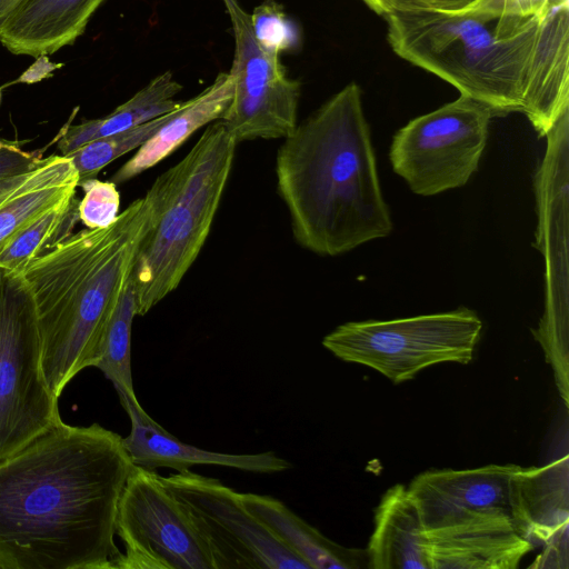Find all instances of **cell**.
Returning a JSON list of instances; mask_svg holds the SVG:
<instances>
[{
    "label": "cell",
    "mask_w": 569,
    "mask_h": 569,
    "mask_svg": "<svg viewBox=\"0 0 569 569\" xmlns=\"http://www.w3.org/2000/svg\"><path fill=\"white\" fill-rule=\"evenodd\" d=\"M232 94L233 82L230 73L219 72L204 90L170 111L166 121L114 172L110 181L114 184L123 183L158 164L198 129L220 120Z\"/></svg>",
    "instance_id": "18"
},
{
    "label": "cell",
    "mask_w": 569,
    "mask_h": 569,
    "mask_svg": "<svg viewBox=\"0 0 569 569\" xmlns=\"http://www.w3.org/2000/svg\"><path fill=\"white\" fill-rule=\"evenodd\" d=\"M493 117L488 107L460 94L410 120L390 146L393 171L419 196L465 186L478 169Z\"/></svg>",
    "instance_id": "8"
},
{
    "label": "cell",
    "mask_w": 569,
    "mask_h": 569,
    "mask_svg": "<svg viewBox=\"0 0 569 569\" xmlns=\"http://www.w3.org/2000/svg\"><path fill=\"white\" fill-rule=\"evenodd\" d=\"M42 150L23 151L18 142L0 151V178L12 176L32 168L42 157Z\"/></svg>",
    "instance_id": "27"
},
{
    "label": "cell",
    "mask_w": 569,
    "mask_h": 569,
    "mask_svg": "<svg viewBox=\"0 0 569 569\" xmlns=\"http://www.w3.org/2000/svg\"><path fill=\"white\" fill-rule=\"evenodd\" d=\"M222 1L231 21L234 51L229 71L233 94L220 120L237 144L284 139L298 124L301 83L288 76L280 57L268 54L258 44L250 14L240 2Z\"/></svg>",
    "instance_id": "11"
},
{
    "label": "cell",
    "mask_w": 569,
    "mask_h": 569,
    "mask_svg": "<svg viewBox=\"0 0 569 569\" xmlns=\"http://www.w3.org/2000/svg\"><path fill=\"white\" fill-rule=\"evenodd\" d=\"M370 10L379 16L408 7H426L421 0H361Z\"/></svg>",
    "instance_id": "30"
},
{
    "label": "cell",
    "mask_w": 569,
    "mask_h": 569,
    "mask_svg": "<svg viewBox=\"0 0 569 569\" xmlns=\"http://www.w3.org/2000/svg\"><path fill=\"white\" fill-rule=\"evenodd\" d=\"M21 0H0V26Z\"/></svg>",
    "instance_id": "32"
},
{
    "label": "cell",
    "mask_w": 569,
    "mask_h": 569,
    "mask_svg": "<svg viewBox=\"0 0 569 569\" xmlns=\"http://www.w3.org/2000/svg\"><path fill=\"white\" fill-rule=\"evenodd\" d=\"M276 178L296 241L316 254H342L392 231L356 82L283 139Z\"/></svg>",
    "instance_id": "3"
},
{
    "label": "cell",
    "mask_w": 569,
    "mask_h": 569,
    "mask_svg": "<svg viewBox=\"0 0 569 569\" xmlns=\"http://www.w3.org/2000/svg\"><path fill=\"white\" fill-rule=\"evenodd\" d=\"M16 142H10V141H6V140H2L0 139V151L3 149V148H8L12 144H14Z\"/></svg>",
    "instance_id": "33"
},
{
    "label": "cell",
    "mask_w": 569,
    "mask_h": 569,
    "mask_svg": "<svg viewBox=\"0 0 569 569\" xmlns=\"http://www.w3.org/2000/svg\"><path fill=\"white\" fill-rule=\"evenodd\" d=\"M426 7L442 9V10H457L465 8L477 0H421Z\"/></svg>",
    "instance_id": "31"
},
{
    "label": "cell",
    "mask_w": 569,
    "mask_h": 569,
    "mask_svg": "<svg viewBox=\"0 0 569 569\" xmlns=\"http://www.w3.org/2000/svg\"><path fill=\"white\" fill-rule=\"evenodd\" d=\"M393 52L495 114L522 112L540 136L569 104V2L531 16L503 0L457 10L408 7L383 17Z\"/></svg>",
    "instance_id": "2"
},
{
    "label": "cell",
    "mask_w": 569,
    "mask_h": 569,
    "mask_svg": "<svg viewBox=\"0 0 569 569\" xmlns=\"http://www.w3.org/2000/svg\"><path fill=\"white\" fill-rule=\"evenodd\" d=\"M136 313L134 293L129 280L109 321L102 352L96 368L114 386L117 393L138 399L131 370V328Z\"/></svg>",
    "instance_id": "22"
},
{
    "label": "cell",
    "mask_w": 569,
    "mask_h": 569,
    "mask_svg": "<svg viewBox=\"0 0 569 569\" xmlns=\"http://www.w3.org/2000/svg\"><path fill=\"white\" fill-rule=\"evenodd\" d=\"M74 198L50 209L16 236L0 252V270L21 273L29 262L44 251L71 216Z\"/></svg>",
    "instance_id": "24"
},
{
    "label": "cell",
    "mask_w": 569,
    "mask_h": 569,
    "mask_svg": "<svg viewBox=\"0 0 569 569\" xmlns=\"http://www.w3.org/2000/svg\"><path fill=\"white\" fill-rule=\"evenodd\" d=\"M510 505L517 532L535 547L568 532V456L543 467H518L510 479Z\"/></svg>",
    "instance_id": "16"
},
{
    "label": "cell",
    "mask_w": 569,
    "mask_h": 569,
    "mask_svg": "<svg viewBox=\"0 0 569 569\" xmlns=\"http://www.w3.org/2000/svg\"><path fill=\"white\" fill-rule=\"evenodd\" d=\"M250 22L256 41L268 54L280 57L297 51L301 44L299 27L274 0L257 6Z\"/></svg>",
    "instance_id": "25"
},
{
    "label": "cell",
    "mask_w": 569,
    "mask_h": 569,
    "mask_svg": "<svg viewBox=\"0 0 569 569\" xmlns=\"http://www.w3.org/2000/svg\"><path fill=\"white\" fill-rule=\"evenodd\" d=\"M168 113L126 131L94 139L68 153L79 173V182L94 178L110 162L139 148L166 121Z\"/></svg>",
    "instance_id": "23"
},
{
    "label": "cell",
    "mask_w": 569,
    "mask_h": 569,
    "mask_svg": "<svg viewBox=\"0 0 569 569\" xmlns=\"http://www.w3.org/2000/svg\"><path fill=\"white\" fill-rule=\"evenodd\" d=\"M428 569H515L535 546L511 518L485 517L423 531Z\"/></svg>",
    "instance_id": "14"
},
{
    "label": "cell",
    "mask_w": 569,
    "mask_h": 569,
    "mask_svg": "<svg viewBox=\"0 0 569 569\" xmlns=\"http://www.w3.org/2000/svg\"><path fill=\"white\" fill-rule=\"evenodd\" d=\"M61 420L42 371L30 291L21 273L0 270V459Z\"/></svg>",
    "instance_id": "7"
},
{
    "label": "cell",
    "mask_w": 569,
    "mask_h": 569,
    "mask_svg": "<svg viewBox=\"0 0 569 569\" xmlns=\"http://www.w3.org/2000/svg\"><path fill=\"white\" fill-rule=\"evenodd\" d=\"M1 98H2V93H1V88H0V103H1Z\"/></svg>",
    "instance_id": "34"
},
{
    "label": "cell",
    "mask_w": 569,
    "mask_h": 569,
    "mask_svg": "<svg viewBox=\"0 0 569 569\" xmlns=\"http://www.w3.org/2000/svg\"><path fill=\"white\" fill-rule=\"evenodd\" d=\"M482 321L468 308L393 320L352 321L322 339L335 357L369 367L393 383L443 363H469Z\"/></svg>",
    "instance_id": "6"
},
{
    "label": "cell",
    "mask_w": 569,
    "mask_h": 569,
    "mask_svg": "<svg viewBox=\"0 0 569 569\" xmlns=\"http://www.w3.org/2000/svg\"><path fill=\"white\" fill-rule=\"evenodd\" d=\"M79 173L67 156L41 158L32 168L0 178V252L43 213L74 198Z\"/></svg>",
    "instance_id": "15"
},
{
    "label": "cell",
    "mask_w": 569,
    "mask_h": 569,
    "mask_svg": "<svg viewBox=\"0 0 569 569\" xmlns=\"http://www.w3.org/2000/svg\"><path fill=\"white\" fill-rule=\"evenodd\" d=\"M506 8L515 13L531 16L548 11L559 2L569 0H503Z\"/></svg>",
    "instance_id": "29"
},
{
    "label": "cell",
    "mask_w": 569,
    "mask_h": 569,
    "mask_svg": "<svg viewBox=\"0 0 569 569\" xmlns=\"http://www.w3.org/2000/svg\"><path fill=\"white\" fill-rule=\"evenodd\" d=\"M116 535L124 552L114 569H213L184 508L156 470L132 467L118 503Z\"/></svg>",
    "instance_id": "10"
},
{
    "label": "cell",
    "mask_w": 569,
    "mask_h": 569,
    "mask_svg": "<svg viewBox=\"0 0 569 569\" xmlns=\"http://www.w3.org/2000/svg\"><path fill=\"white\" fill-rule=\"evenodd\" d=\"M543 547V552L531 567L565 568L561 561L568 566V532L553 538Z\"/></svg>",
    "instance_id": "28"
},
{
    "label": "cell",
    "mask_w": 569,
    "mask_h": 569,
    "mask_svg": "<svg viewBox=\"0 0 569 569\" xmlns=\"http://www.w3.org/2000/svg\"><path fill=\"white\" fill-rule=\"evenodd\" d=\"M241 498L246 507L310 569L358 567L357 551L329 540L281 500L252 492H241Z\"/></svg>",
    "instance_id": "20"
},
{
    "label": "cell",
    "mask_w": 569,
    "mask_h": 569,
    "mask_svg": "<svg viewBox=\"0 0 569 569\" xmlns=\"http://www.w3.org/2000/svg\"><path fill=\"white\" fill-rule=\"evenodd\" d=\"M107 0H21L0 26V42L19 56L39 57L73 43Z\"/></svg>",
    "instance_id": "17"
},
{
    "label": "cell",
    "mask_w": 569,
    "mask_h": 569,
    "mask_svg": "<svg viewBox=\"0 0 569 569\" xmlns=\"http://www.w3.org/2000/svg\"><path fill=\"white\" fill-rule=\"evenodd\" d=\"M236 147L223 122L217 120L152 183L156 218L130 276L137 316H144L174 291L199 256L227 186Z\"/></svg>",
    "instance_id": "5"
},
{
    "label": "cell",
    "mask_w": 569,
    "mask_h": 569,
    "mask_svg": "<svg viewBox=\"0 0 569 569\" xmlns=\"http://www.w3.org/2000/svg\"><path fill=\"white\" fill-rule=\"evenodd\" d=\"M162 480L184 508L213 569H310L246 507L241 492L190 470Z\"/></svg>",
    "instance_id": "9"
},
{
    "label": "cell",
    "mask_w": 569,
    "mask_h": 569,
    "mask_svg": "<svg viewBox=\"0 0 569 569\" xmlns=\"http://www.w3.org/2000/svg\"><path fill=\"white\" fill-rule=\"evenodd\" d=\"M131 429L122 438L133 465L150 470L170 468L177 472L197 465H213L256 473H277L292 468L290 461L273 451L260 453H223L198 448L180 441L168 432L141 407L138 399L118 393Z\"/></svg>",
    "instance_id": "13"
},
{
    "label": "cell",
    "mask_w": 569,
    "mask_h": 569,
    "mask_svg": "<svg viewBox=\"0 0 569 569\" xmlns=\"http://www.w3.org/2000/svg\"><path fill=\"white\" fill-rule=\"evenodd\" d=\"M83 198L78 203V219L88 229H99L111 224L119 216L120 194L117 184L89 178L78 183Z\"/></svg>",
    "instance_id": "26"
},
{
    "label": "cell",
    "mask_w": 569,
    "mask_h": 569,
    "mask_svg": "<svg viewBox=\"0 0 569 569\" xmlns=\"http://www.w3.org/2000/svg\"><path fill=\"white\" fill-rule=\"evenodd\" d=\"M181 90L182 86L172 72L164 71L108 116L76 126L66 124L57 137L58 149L62 156H67L89 141L126 131L168 113L182 103L174 99Z\"/></svg>",
    "instance_id": "21"
},
{
    "label": "cell",
    "mask_w": 569,
    "mask_h": 569,
    "mask_svg": "<svg viewBox=\"0 0 569 569\" xmlns=\"http://www.w3.org/2000/svg\"><path fill=\"white\" fill-rule=\"evenodd\" d=\"M423 527L408 488L396 485L375 511V528L367 548L372 569H428Z\"/></svg>",
    "instance_id": "19"
},
{
    "label": "cell",
    "mask_w": 569,
    "mask_h": 569,
    "mask_svg": "<svg viewBox=\"0 0 569 569\" xmlns=\"http://www.w3.org/2000/svg\"><path fill=\"white\" fill-rule=\"evenodd\" d=\"M156 211L152 184L108 227L57 240L22 270L36 308L43 376L57 398L80 371L99 362L107 327Z\"/></svg>",
    "instance_id": "4"
},
{
    "label": "cell",
    "mask_w": 569,
    "mask_h": 569,
    "mask_svg": "<svg viewBox=\"0 0 569 569\" xmlns=\"http://www.w3.org/2000/svg\"><path fill=\"white\" fill-rule=\"evenodd\" d=\"M133 462L117 432L62 420L0 459V569H114Z\"/></svg>",
    "instance_id": "1"
},
{
    "label": "cell",
    "mask_w": 569,
    "mask_h": 569,
    "mask_svg": "<svg viewBox=\"0 0 569 569\" xmlns=\"http://www.w3.org/2000/svg\"><path fill=\"white\" fill-rule=\"evenodd\" d=\"M518 467L491 463L419 473L408 491L419 510L423 531L485 517L511 518L510 479Z\"/></svg>",
    "instance_id": "12"
}]
</instances>
